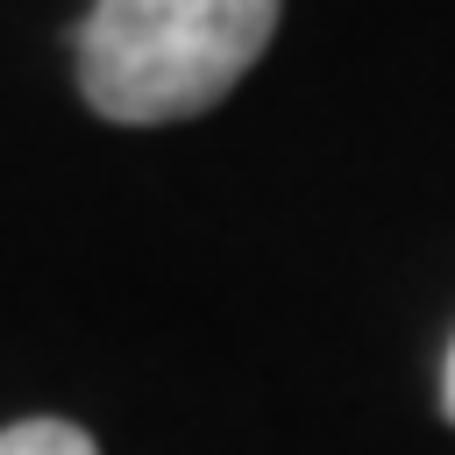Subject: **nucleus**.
Instances as JSON below:
<instances>
[{
  "label": "nucleus",
  "mask_w": 455,
  "mask_h": 455,
  "mask_svg": "<svg viewBox=\"0 0 455 455\" xmlns=\"http://www.w3.org/2000/svg\"><path fill=\"white\" fill-rule=\"evenodd\" d=\"M277 0H100L78 28V85L121 128L192 121L263 57Z\"/></svg>",
  "instance_id": "1"
},
{
  "label": "nucleus",
  "mask_w": 455,
  "mask_h": 455,
  "mask_svg": "<svg viewBox=\"0 0 455 455\" xmlns=\"http://www.w3.org/2000/svg\"><path fill=\"white\" fill-rule=\"evenodd\" d=\"M0 455H100V448L71 419H21V427L0 434Z\"/></svg>",
  "instance_id": "2"
},
{
  "label": "nucleus",
  "mask_w": 455,
  "mask_h": 455,
  "mask_svg": "<svg viewBox=\"0 0 455 455\" xmlns=\"http://www.w3.org/2000/svg\"><path fill=\"white\" fill-rule=\"evenodd\" d=\"M441 405H448V419H455V348H448V370H441Z\"/></svg>",
  "instance_id": "3"
}]
</instances>
